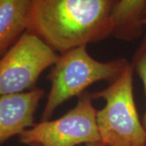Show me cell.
Wrapping results in <instances>:
<instances>
[{
    "mask_svg": "<svg viewBox=\"0 0 146 146\" xmlns=\"http://www.w3.org/2000/svg\"><path fill=\"white\" fill-rule=\"evenodd\" d=\"M119 0H33L27 31L55 52L113 36Z\"/></svg>",
    "mask_w": 146,
    "mask_h": 146,
    "instance_id": "obj_1",
    "label": "cell"
},
{
    "mask_svg": "<svg viewBox=\"0 0 146 146\" xmlns=\"http://www.w3.org/2000/svg\"><path fill=\"white\" fill-rule=\"evenodd\" d=\"M128 63L124 58L100 62L89 54L87 46L60 54L47 76L50 81V89L42 121L50 119L58 106L73 97L80 96L93 84L102 80L112 82Z\"/></svg>",
    "mask_w": 146,
    "mask_h": 146,
    "instance_id": "obj_2",
    "label": "cell"
},
{
    "mask_svg": "<svg viewBox=\"0 0 146 146\" xmlns=\"http://www.w3.org/2000/svg\"><path fill=\"white\" fill-rule=\"evenodd\" d=\"M134 67L128 63L104 89L91 94L106 105L97 110L101 141L107 146H146V133L139 117L133 93Z\"/></svg>",
    "mask_w": 146,
    "mask_h": 146,
    "instance_id": "obj_3",
    "label": "cell"
},
{
    "mask_svg": "<svg viewBox=\"0 0 146 146\" xmlns=\"http://www.w3.org/2000/svg\"><path fill=\"white\" fill-rule=\"evenodd\" d=\"M91 94L79 96L75 107L57 119L35 123L19 136L29 146H77L101 141Z\"/></svg>",
    "mask_w": 146,
    "mask_h": 146,
    "instance_id": "obj_4",
    "label": "cell"
},
{
    "mask_svg": "<svg viewBox=\"0 0 146 146\" xmlns=\"http://www.w3.org/2000/svg\"><path fill=\"white\" fill-rule=\"evenodd\" d=\"M58 56L39 36L25 32L0 58V97L26 92Z\"/></svg>",
    "mask_w": 146,
    "mask_h": 146,
    "instance_id": "obj_5",
    "label": "cell"
},
{
    "mask_svg": "<svg viewBox=\"0 0 146 146\" xmlns=\"http://www.w3.org/2000/svg\"><path fill=\"white\" fill-rule=\"evenodd\" d=\"M44 94L43 89L34 88L0 97V146L35 124V113Z\"/></svg>",
    "mask_w": 146,
    "mask_h": 146,
    "instance_id": "obj_6",
    "label": "cell"
},
{
    "mask_svg": "<svg viewBox=\"0 0 146 146\" xmlns=\"http://www.w3.org/2000/svg\"><path fill=\"white\" fill-rule=\"evenodd\" d=\"M33 0H0V58L28 30Z\"/></svg>",
    "mask_w": 146,
    "mask_h": 146,
    "instance_id": "obj_7",
    "label": "cell"
},
{
    "mask_svg": "<svg viewBox=\"0 0 146 146\" xmlns=\"http://www.w3.org/2000/svg\"><path fill=\"white\" fill-rule=\"evenodd\" d=\"M146 0H119L115 13L113 36L121 41L131 42L143 34Z\"/></svg>",
    "mask_w": 146,
    "mask_h": 146,
    "instance_id": "obj_8",
    "label": "cell"
},
{
    "mask_svg": "<svg viewBox=\"0 0 146 146\" xmlns=\"http://www.w3.org/2000/svg\"><path fill=\"white\" fill-rule=\"evenodd\" d=\"M131 64L133 65L134 70L136 71L143 83L146 99V34H145L139 46L135 51ZM141 121L146 133V103L145 113L143 115Z\"/></svg>",
    "mask_w": 146,
    "mask_h": 146,
    "instance_id": "obj_9",
    "label": "cell"
},
{
    "mask_svg": "<svg viewBox=\"0 0 146 146\" xmlns=\"http://www.w3.org/2000/svg\"><path fill=\"white\" fill-rule=\"evenodd\" d=\"M84 146H107V145H105L104 143H102V141H99V142H95V143L87 144V145H84Z\"/></svg>",
    "mask_w": 146,
    "mask_h": 146,
    "instance_id": "obj_10",
    "label": "cell"
},
{
    "mask_svg": "<svg viewBox=\"0 0 146 146\" xmlns=\"http://www.w3.org/2000/svg\"><path fill=\"white\" fill-rule=\"evenodd\" d=\"M144 25H145V27H146V13L145 16V20H144Z\"/></svg>",
    "mask_w": 146,
    "mask_h": 146,
    "instance_id": "obj_11",
    "label": "cell"
}]
</instances>
